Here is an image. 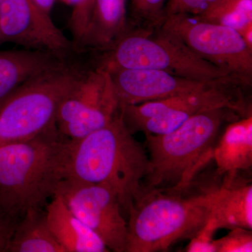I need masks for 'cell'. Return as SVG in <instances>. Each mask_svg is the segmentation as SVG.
Returning <instances> with one entry per match:
<instances>
[{
	"label": "cell",
	"instance_id": "6da1fadb",
	"mask_svg": "<svg viewBox=\"0 0 252 252\" xmlns=\"http://www.w3.org/2000/svg\"><path fill=\"white\" fill-rule=\"evenodd\" d=\"M151 171L147 152L126 127L121 109L102 128L68 141L64 179L108 185L127 216L143 195L144 180Z\"/></svg>",
	"mask_w": 252,
	"mask_h": 252
},
{
	"label": "cell",
	"instance_id": "7a4b0ae2",
	"mask_svg": "<svg viewBox=\"0 0 252 252\" xmlns=\"http://www.w3.org/2000/svg\"><path fill=\"white\" fill-rule=\"evenodd\" d=\"M68 141L56 126L30 140L0 146V206L19 218L43 209L64 179Z\"/></svg>",
	"mask_w": 252,
	"mask_h": 252
},
{
	"label": "cell",
	"instance_id": "3957f363",
	"mask_svg": "<svg viewBox=\"0 0 252 252\" xmlns=\"http://www.w3.org/2000/svg\"><path fill=\"white\" fill-rule=\"evenodd\" d=\"M241 117L231 109H214L195 114L168 133H144L152 171L144 179L143 194L156 189L190 188L195 176L213 158L221 126Z\"/></svg>",
	"mask_w": 252,
	"mask_h": 252
},
{
	"label": "cell",
	"instance_id": "277c9868",
	"mask_svg": "<svg viewBox=\"0 0 252 252\" xmlns=\"http://www.w3.org/2000/svg\"><path fill=\"white\" fill-rule=\"evenodd\" d=\"M212 200L207 190L156 189L144 193L129 213L126 252H165L177 242L192 239L211 218Z\"/></svg>",
	"mask_w": 252,
	"mask_h": 252
},
{
	"label": "cell",
	"instance_id": "5b68a950",
	"mask_svg": "<svg viewBox=\"0 0 252 252\" xmlns=\"http://www.w3.org/2000/svg\"><path fill=\"white\" fill-rule=\"evenodd\" d=\"M102 51L103 54L97 65L105 69H157L207 82L229 79L238 81L194 54L162 26L152 30L131 28L112 46Z\"/></svg>",
	"mask_w": 252,
	"mask_h": 252
},
{
	"label": "cell",
	"instance_id": "8992f818",
	"mask_svg": "<svg viewBox=\"0 0 252 252\" xmlns=\"http://www.w3.org/2000/svg\"><path fill=\"white\" fill-rule=\"evenodd\" d=\"M81 72L64 61L0 101V146L30 140L56 126L60 104Z\"/></svg>",
	"mask_w": 252,
	"mask_h": 252
},
{
	"label": "cell",
	"instance_id": "52a82bcc",
	"mask_svg": "<svg viewBox=\"0 0 252 252\" xmlns=\"http://www.w3.org/2000/svg\"><path fill=\"white\" fill-rule=\"evenodd\" d=\"M235 79L212 83L199 89L144 103L121 108L124 124L131 133L143 132L152 135L168 133L199 113L218 108H229L243 117L252 114L241 87Z\"/></svg>",
	"mask_w": 252,
	"mask_h": 252
},
{
	"label": "cell",
	"instance_id": "ba28073f",
	"mask_svg": "<svg viewBox=\"0 0 252 252\" xmlns=\"http://www.w3.org/2000/svg\"><path fill=\"white\" fill-rule=\"evenodd\" d=\"M161 26L202 59L245 85L251 84L252 49L233 28L187 14L166 16Z\"/></svg>",
	"mask_w": 252,
	"mask_h": 252
},
{
	"label": "cell",
	"instance_id": "9c48e42d",
	"mask_svg": "<svg viewBox=\"0 0 252 252\" xmlns=\"http://www.w3.org/2000/svg\"><path fill=\"white\" fill-rule=\"evenodd\" d=\"M120 106L108 71L96 64L82 70L60 104L56 118L59 132L79 140L109 124Z\"/></svg>",
	"mask_w": 252,
	"mask_h": 252
},
{
	"label": "cell",
	"instance_id": "30bf717a",
	"mask_svg": "<svg viewBox=\"0 0 252 252\" xmlns=\"http://www.w3.org/2000/svg\"><path fill=\"white\" fill-rule=\"evenodd\" d=\"M70 211L102 240L109 251L126 252L127 223L108 185L64 179L55 191Z\"/></svg>",
	"mask_w": 252,
	"mask_h": 252
},
{
	"label": "cell",
	"instance_id": "8fae6325",
	"mask_svg": "<svg viewBox=\"0 0 252 252\" xmlns=\"http://www.w3.org/2000/svg\"><path fill=\"white\" fill-rule=\"evenodd\" d=\"M0 29L5 43L39 50L66 59L74 43L33 0H0Z\"/></svg>",
	"mask_w": 252,
	"mask_h": 252
},
{
	"label": "cell",
	"instance_id": "7c38bea8",
	"mask_svg": "<svg viewBox=\"0 0 252 252\" xmlns=\"http://www.w3.org/2000/svg\"><path fill=\"white\" fill-rule=\"evenodd\" d=\"M105 69L112 79L120 109L126 105L192 92L218 81L193 80L157 69L119 67Z\"/></svg>",
	"mask_w": 252,
	"mask_h": 252
},
{
	"label": "cell",
	"instance_id": "4fadbf2b",
	"mask_svg": "<svg viewBox=\"0 0 252 252\" xmlns=\"http://www.w3.org/2000/svg\"><path fill=\"white\" fill-rule=\"evenodd\" d=\"M220 184L203 187L211 195L210 220L217 230L252 229V186L240 173L220 175Z\"/></svg>",
	"mask_w": 252,
	"mask_h": 252
},
{
	"label": "cell",
	"instance_id": "5bb4252c",
	"mask_svg": "<svg viewBox=\"0 0 252 252\" xmlns=\"http://www.w3.org/2000/svg\"><path fill=\"white\" fill-rule=\"evenodd\" d=\"M45 212L51 233L65 252H109L102 240L70 211L59 195H54L46 205Z\"/></svg>",
	"mask_w": 252,
	"mask_h": 252
},
{
	"label": "cell",
	"instance_id": "9a60e30c",
	"mask_svg": "<svg viewBox=\"0 0 252 252\" xmlns=\"http://www.w3.org/2000/svg\"><path fill=\"white\" fill-rule=\"evenodd\" d=\"M128 0H94L90 20L77 49L104 51L131 29L126 16Z\"/></svg>",
	"mask_w": 252,
	"mask_h": 252
},
{
	"label": "cell",
	"instance_id": "2e32d148",
	"mask_svg": "<svg viewBox=\"0 0 252 252\" xmlns=\"http://www.w3.org/2000/svg\"><path fill=\"white\" fill-rule=\"evenodd\" d=\"M65 61L39 50L0 51V101L30 79Z\"/></svg>",
	"mask_w": 252,
	"mask_h": 252
},
{
	"label": "cell",
	"instance_id": "e0dca14e",
	"mask_svg": "<svg viewBox=\"0 0 252 252\" xmlns=\"http://www.w3.org/2000/svg\"><path fill=\"white\" fill-rule=\"evenodd\" d=\"M213 158L220 175H233L252 165V115L230 123L215 146Z\"/></svg>",
	"mask_w": 252,
	"mask_h": 252
},
{
	"label": "cell",
	"instance_id": "ac0fdd59",
	"mask_svg": "<svg viewBox=\"0 0 252 252\" xmlns=\"http://www.w3.org/2000/svg\"><path fill=\"white\" fill-rule=\"evenodd\" d=\"M8 252H65L56 241L43 209H32L16 225Z\"/></svg>",
	"mask_w": 252,
	"mask_h": 252
},
{
	"label": "cell",
	"instance_id": "d6986e66",
	"mask_svg": "<svg viewBox=\"0 0 252 252\" xmlns=\"http://www.w3.org/2000/svg\"><path fill=\"white\" fill-rule=\"evenodd\" d=\"M200 19L233 28L239 33L252 24V0H220Z\"/></svg>",
	"mask_w": 252,
	"mask_h": 252
},
{
	"label": "cell",
	"instance_id": "ffe728a7",
	"mask_svg": "<svg viewBox=\"0 0 252 252\" xmlns=\"http://www.w3.org/2000/svg\"><path fill=\"white\" fill-rule=\"evenodd\" d=\"M132 22L137 29L152 30L161 26L165 20L167 0H130Z\"/></svg>",
	"mask_w": 252,
	"mask_h": 252
},
{
	"label": "cell",
	"instance_id": "44dd1931",
	"mask_svg": "<svg viewBox=\"0 0 252 252\" xmlns=\"http://www.w3.org/2000/svg\"><path fill=\"white\" fill-rule=\"evenodd\" d=\"M72 7L69 21V28L74 37V44L78 45L90 20L94 0H59Z\"/></svg>",
	"mask_w": 252,
	"mask_h": 252
},
{
	"label": "cell",
	"instance_id": "7402d4cb",
	"mask_svg": "<svg viewBox=\"0 0 252 252\" xmlns=\"http://www.w3.org/2000/svg\"><path fill=\"white\" fill-rule=\"evenodd\" d=\"M215 252H252V230L235 228L223 238L214 240Z\"/></svg>",
	"mask_w": 252,
	"mask_h": 252
},
{
	"label": "cell",
	"instance_id": "603a6c76",
	"mask_svg": "<svg viewBox=\"0 0 252 252\" xmlns=\"http://www.w3.org/2000/svg\"><path fill=\"white\" fill-rule=\"evenodd\" d=\"M220 0H167L165 17L169 15L187 14L201 16Z\"/></svg>",
	"mask_w": 252,
	"mask_h": 252
},
{
	"label": "cell",
	"instance_id": "cb8c5ba5",
	"mask_svg": "<svg viewBox=\"0 0 252 252\" xmlns=\"http://www.w3.org/2000/svg\"><path fill=\"white\" fill-rule=\"evenodd\" d=\"M213 223L210 220L205 227L190 239L186 251L188 252H215L214 235L217 231Z\"/></svg>",
	"mask_w": 252,
	"mask_h": 252
},
{
	"label": "cell",
	"instance_id": "d4e9b609",
	"mask_svg": "<svg viewBox=\"0 0 252 252\" xmlns=\"http://www.w3.org/2000/svg\"><path fill=\"white\" fill-rule=\"evenodd\" d=\"M20 219L0 206V252H8Z\"/></svg>",
	"mask_w": 252,
	"mask_h": 252
},
{
	"label": "cell",
	"instance_id": "484cf974",
	"mask_svg": "<svg viewBox=\"0 0 252 252\" xmlns=\"http://www.w3.org/2000/svg\"><path fill=\"white\" fill-rule=\"evenodd\" d=\"M33 1L44 12L50 15L56 0H33Z\"/></svg>",
	"mask_w": 252,
	"mask_h": 252
},
{
	"label": "cell",
	"instance_id": "4316f807",
	"mask_svg": "<svg viewBox=\"0 0 252 252\" xmlns=\"http://www.w3.org/2000/svg\"><path fill=\"white\" fill-rule=\"evenodd\" d=\"M240 34L243 36L247 45L252 49V24L249 25Z\"/></svg>",
	"mask_w": 252,
	"mask_h": 252
},
{
	"label": "cell",
	"instance_id": "83f0119b",
	"mask_svg": "<svg viewBox=\"0 0 252 252\" xmlns=\"http://www.w3.org/2000/svg\"><path fill=\"white\" fill-rule=\"evenodd\" d=\"M4 38H3L2 33H1V29H0V46L4 44Z\"/></svg>",
	"mask_w": 252,
	"mask_h": 252
}]
</instances>
